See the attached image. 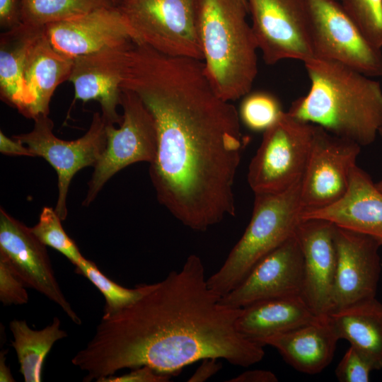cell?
Instances as JSON below:
<instances>
[{"label": "cell", "instance_id": "10", "mask_svg": "<svg viewBox=\"0 0 382 382\" xmlns=\"http://www.w3.org/2000/svg\"><path fill=\"white\" fill-rule=\"evenodd\" d=\"M31 132L12 137L25 144L35 156L45 158L58 176V199L54 208L62 221L67 216L66 197L74 175L86 166H95L107 144L106 122L102 114H93L91 124L81 137L66 141L53 133L54 123L48 115L33 119Z\"/></svg>", "mask_w": 382, "mask_h": 382}, {"label": "cell", "instance_id": "21", "mask_svg": "<svg viewBox=\"0 0 382 382\" xmlns=\"http://www.w3.org/2000/svg\"><path fill=\"white\" fill-rule=\"evenodd\" d=\"M74 59L66 57L50 44L44 28H34L25 55L24 76L35 98L33 118L48 115L51 98L57 87L68 81Z\"/></svg>", "mask_w": 382, "mask_h": 382}, {"label": "cell", "instance_id": "41", "mask_svg": "<svg viewBox=\"0 0 382 382\" xmlns=\"http://www.w3.org/2000/svg\"><path fill=\"white\" fill-rule=\"evenodd\" d=\"M243 1H245V2L246 3V4H247V1H246V0H243Z\"/></svg>", "mask_w": 382, "mask_h": 382}, {"label": "cell", "instance_id": "5", "mask_svg": "<svg viewBox=\"0 0 382 382\" xmlns=\"http://www.w3.org/2000/svg\"><path fill=\"white\" fill-rule=\"evenodd\" d=\"M301 180L286 190L255 193L252 216L243 234L209 287L223 296L236 288L265 256L295 234L301 221Z\"/></svg>", "mask_w": 382, "mask_h": 382}, {"label": "cell", "instance_id": "7", "mask_svg": "<svg viewBox=\"0 0 382 382\" xmlns=\"http://www.w3.org/2000/svg\"><path fill=\"white\" fill-rule=\"evenodd\" d=\"M118 8L134 42L166 55L202 61L195 0H127Z\"/></svg>", "mask_w": 382, "mask_h": 382}, {"label": "cell", "instance_id": "38", "mask_svg": "<svg viewBox=\"0 0 382 382\" xmlns=\"http://www.w3.org/2000/svg\"><path fill=\"white\" fill-rule=\"evenodd\" d=\"M6 352L1 351L0 353V381L13 382L15 381L9 367L6 364Z\"/></svg>", "mask_w": 382, "mask_h": 382}, {"label": "cell", "instance_id": "15", "mask_svg": "<svg viewBox=\"0 0 382 382\" xmlns=\"http://www.w3.org/2000/svg\"><path fill=\"white\" fill-rule=\"evenodd\" d=\"M303 258L294 234L261 259L244 279L221 296V303L243 308L274 298L302 295Z\"/></svg>", "mask_w": 382, "mask_h": 382}, {"label": "cell", "instance_id": "18", "mask_svg": "<svg viewBox=\"0 0 382 382\" xmlns=\"http://www.w3.org/2000/svg\"><path fill=\"white\" fill-rule=\"evenodd\" d=\"M126 45L74 59L69 78L74 88V100H96L100 105L106 124L120 125V83Z\"/></svg>", "mask_w": 382, "mask_h": 382}, {"label": "cell", "instance_id": "39", "mask_svg": "<svg viewBox=\"0 0 382 382\" xmlns=\"http://www.w3.org/2000/svg\"><path fill=\"white\" fill-rule=\"evenodd\" d=\"M111 1V3L115 6H120V5H122V4H124L125 1H127V0H110Z\"/></svg>", "mask_w": 382, "mask_h": 382}, {"label": "cell", "instance_id": "12", "mask_svg": "<svg viewBox=\"0 0 382 382\" xmlns=\"http://www.w3.org/2000/svg\"><path fill=\"white\" fill-rule=\"evenodd\" d=\"M361 147L313 125L311 146L301 178L302 211L330 206L346 194Z\"/></svg>", "mask_w": 382, "mask_h": 382}, {"label": "cell", "instance_id": "36", "mask_svg": "<svg viewBox=\"0 0 382 382\" xmlns=\"http://www.w3.org/2000/svg\"><path fill=\"white\" fill-rule=\"evenodd\" d=\"M216 358H205L202 360L192 376L187 380L189 382H203L216 374L221 368V364Z\"/></svg>", "mask_w": 382, "mask_h": 382}, {"label": "cell", "instance_id": "26", "mask_svg": "<svg viewBox=\"0 0 382 382\" xmlns=\"http://www.w3.org/2000/svg\"><path fill=\"white\" fill-rule=\"evenodd\" d=\"M108 6H115L110 0H21V21L28 26L44 28Z\"/></svg>", "mask_w": 382, "mask_h": 382}, {"label": "cell", "instance_id": "27", "mask_svg": "<svg viewBox=\"0 0 382 382\" xmlns=\"http://www.w3.org/2000/svg\"><path fill=\"white\" fill-rule=\"evenodd\" d=\"M75 268L77 274L86 277L103 295L104 313H110L130 305L146 289L147 284L137 285L134 289L119 285L103 274L93 262L85 257Z\"/></svg>", "mask_w": 382, "mask_h": 382}, {"label": "cell", "instance_id": "35", "mask_svg": "<svg viewBox=\"0 0 382 382\" xmlns=\"http://www.w3.org/2000/svg\"><path fill=\"white\" fill-rule=\"evenodd\" d=\"M0 151L6 155L35 157L28 146H24L23 143L13 137L8 138L1 130L0 131Z\"/></svg>", "mask_w": 382, "mask_h": 382}, {"label": "cell", "instance_id": "3", "mask_svg": "<svg viewBox=\"0 0 382 382\" xmlns=\"http://www.w3.org/2000/svg\"><path fill=\"white\" fill-rule=\"evenodd\" d=\"M311 87L287 112L361 146L382 128L379 81L337 62L313 57L304 62Z\"/></svg>", "mask_w": 382, "mask_h": 382}, {"label": "cell", "instance_id": "16", "mask_svg": "<svg viewBox=\"0 0 382 382\" xmlns=\"http://www.w3.org/2000/svg\"><path fill=\"white\" fill-rule=\"evenodd\" d=\"M46 35L54 49L71 59L133 42L120 8L103 7L47 25Z\"/></svg>", "mask_w": 382, "mask_h": 382}, {"label": "cell", "instance_id": "23", "mask_svg": "<svg viewBox=\"0 0 382 382\" xmlns=\"http://www.w3.org/2000/svg\"><path fill=\"white\" fill-rule=\"evenodd\" d=\"M339 340H347L371 364L382 369V303L376 297L335 310L328 316Z\"/></svg>", "mask_w": 382, "mask_h": 382}, {"label": "cell", "instance_id": "11", "mask_svg": "<svg viewBox=\"0 0 382 382\" xmlns=\"http://www.w3.org/2000/svg\"><path fill=\"white\" fill-rule=\"evenodd\" d=\"M251 28L265 62L314 57L307 0H246Z\"/></svg>", "mask_w": 382, "mask_h": 382}, {"label": "cell", "instance_id": "13", "mask_svg": "<svg viewBox=\"0 0 382 382\" xmlns=\"http://www.w3.org/2000/svg\"><path fill=\"white\" fill-rule=\"evenodd\" d=\"M0 255L26 287L35 289L62 308L76 325L81 320L65 298L48 255L46 245L30 228L0 209Z\"/></svg>", "mask_w": 382, "mask_h": 382}, {"label": "cell", "instance_id": "17", "mask_svg": "<svg viewBox=\"0 0 382 382\" xmlns=\"http://www.w3.org/2000/svg\"><path fill=\"white\" fill-rule=\"evenodd\" d=\"M335 228L330 221L310 218L301 219L295 232L303 258L302 296L318 317L332 311L337 262Z\"/></svg>", "mask_w": 382, "mask_h": 382}, {"label": "cell", "instance_id": "1", "mask_svg": "<svg viewBox=\"0 0 382 382\" xmlns=\"http://www.w3.org/2000/svg\"><path fill=\"white\" fill-rule=\"evenodd\" d=\"M120 88L134 93L155 120L149 175L158 202L194 231L235 216L233 187L246 139L238 110L216 93L202 61L134 44Z\"/></svg>", "mask_w": 382, "mask_h": 382}, {"label": "cell", "instance_id": "4", "mask_svg": "<svg viewBox=\"0 0 382 382\" xmlns=\"http://www.w3.org/2000/svg\"><path fill=\"white\" fill-rule=\"evenodd\" d=\"M205 74L227 101L250 93L257 74L258 46L243 0H195Z\"/></svg>", "mask_w": 382, "mask_h": 382}, {"label": "cell", "instance_id": "25", "mask_svg": "<svg viewBox=\"0 0 382 382\" xmlns=\"http://www.w3.org/2000/svg\"><path fill=\"white\" fill-rule=\"evenodd\" d=\"M20 372L25 382H40L45 359L54 344L67 333L61 329V322L54 317L52 323L42 330H33L25 320H13L9 324Z\"/></svg>", "mask_w": 382, "mask_h": 382}, {"label": "cell", "instance_id": "40", "mask_svg": "<svg viewBox=\"0 0 382 382\" xmlns=\"http://www.w3.org/2000/svg\"><path fill=\"white\" fill-rule=\"evenodd\" d=\"M378 134L381 136L382 137V128L380 129L379 132H378ZM376 186L377 187V188L382 192V180H380L379 182L376 183Z\"/></svg>", "mask_w": 382, "mask_h": 382}, {"label": "cell", "instance_id": "19", "mask_svg": "<svg viewBox=\"0 0 382 382\" xmlns=\"http://www.w3.org/2000/svg\"><path fill=\"white\" fill-rule=\"evenodd\" d=\"M318 218L375 239L382 246V192L370 175L354 166L346 194L335 203L301 212V219Z\"/></svg>", "mask_w": 382, "mask_h": 382}, {"label": "cell", "instance_id": "8", "mask_svg": "<svg viewBox=\"0 0 382 382\" xmlns=\"http://www.w3.org/2000/svg\"><path fill=\"white\" fill-rule=\"evenodd\" d=\"M120 105L123 115L120 127L106 125V146L94 166L83 206H88L106 182L120 170L134 163L151 164L155 160L158 133L152 114L129 90L121 89Z\"/></svg>", "mask_w": 382, "mask_h": 382}, {"label": "cell", "instance_id": "2", "mask_svg": "<svg viewBox=\"0 0 382 382\" xmlns=\"http://www.w3.org/2000/svg\"><path fill=\"white\" fill-rule=\"evenodd\" d=\"M204 272L201 258L190 255L180 270L147 284L137 301L104 313L93 337L71 359L86 372L83 381L100 382L143 366L172 376L205 358L243 367L260 361L264 346L236 328L242 308L221 303Z\"/></svg>", "mask_w": 382, "mask_h": 382}, {"label": "cell", "instance_id": "9", "mask_svg": "<svg viewBox=\"0 0 382 382\" xmlns=\"http://www.w3.org/2000/svg\"><path fill=\"white\" fill-rule=\"evenodd\" d=\"M314 57L341 63L370 77L382 76V52L339 0H307Z\"/></svg>", "mask_w": 382, "mask_h": 382}, {"label": "cell", "instance_id": "14", "mask_svg": "<svg viewBox=\"0 0 382 382\" xmlns=\"http://www.w3.org/2000/svg\"><path fill=\"white\" fill-rule=\"evenodd\" d=\"M334 238L337 262L331 312L376 297L382 268L381 246L373 238L336 225Z\"/></svg>", "mask_w": 382, "mask_h": 382}, {"label": "cell", "instance_id": "28", "mask_svg": "<svg viewBox=\"0 0 382 382\" xmlns=\"http://www.w3.org/2000/svg\"><path fill=\"white\" fill-rule=\"evenodd\" d=\"M61 221L54 209L44 207L39 221L30 229L43 244L61 253L76 267L84 257L75 242L64 230Z\"/></svg>", "mask_w": 382, "mask_h": 382}, {"label": "cell", "instance_id": "31", "mask_svg": "<svg viewBox=\"0 0 382 382\" xmlns=\"http://www.w3.org/2000/svg\"><path fill=\"white\" fill-rule=\"evenodd\" d=\"M374 368L370 361L350 345L335 369L340 382H368Z\"/></svg>", "mask_w": 382, "mask_h": 382}, {"label": "cell", "instance_id": "20", "mask_svg": "<svg viewBox=\"0 0 382 382\" xmlns=\"http://www.w3.org/2000/svg\"><path fill=\"white\" fill-rule=\"evenodd\" d=\"M337 337L328 316L265 339L296 370L306 374L323 371L334 357Z\"/></svg>", "mask_w": 382, "mask_h": 382}, {"label": "cell", "instance_id": "6", "mask_svg": "<svg viewBox=\"0 0 382 382\" xmlns=\"http://www.w3.org/2000/svg\"><path fill=\"white\" fill-rule=\"evenodd\" d=\"M313 132V124L287 112L264 131L248 171V183L254 194L282 192L301 180Z\"/></svg>", "mask_w": 382, "mask_h": 382}, {"label": "cell", "instance_id": "37", "mask_svg": "<svg viewBox=\"0 0 382 382\" xmlns=\"http://www.w3.org/2000/svg\"><path fill=\"white\" fill-rule=\"evenodd\" d=\"M277 376L272 371L262 369L248 370L228 380L229 382H277Z\"/></svg>", "mask_w": 382, "mask_h": 382}, {"label": "cell", "instance_id": "24", "mask_svg": "<svg viewBox=\"0 0 382 382\" xmlns=\"http://www.w3.org/2000/svg\"><path fill=\"white\" fill-rule=\"evenodd\" d=\"M33 30L22 23L0 36L1 99L28 118H33L35 98L25 79L24 62Z\"/></svg>", "mask_w": 382, "mask_h": 382}, {"label": "cell", "instance_id": "34", "mask_svg": "<svg viewBox=\"0 0 382 382\" xmlns=\"http://www.w3.org/2000/svg\"><path fill=\"white\" fill-rule=\"evenodd\" d=\"M22 24L21 0H0V26L6 30Z\"/></svg>", "mask_w": 382, "mask_h": 382}, {"label": "cell", "instance_id": "30", "mask_svg": "<svg viewBox=\"0 0 382 382\" xmlns=\"http://www.w3.org/2000/svg\"><path fill=\"white\" fill-rule=\"evenodd\" d=\"M366 37L382 48V0H339Z\"/></svg>", "mask_w": 382, "mask_h": 382}, {"label": "cell", "instance_id": "22", "mask_svg": "<svg viewBox=\"0 0 382 382\" xmlns=\"http://www.w3.org/2000/svg\"><path fill=\"white\" fill-rule=\"evenodd\" d=\"M318 318L302 295H296L250 304L242 308L236 324L242 335L262 345L270 337L292 330Z\"/></svg>", "mask_w": 382, "mask_h": 382}, {"label": "cell", "instance_id": "32", "mask_svg": "<svg viewBox=\"0 0 382 382\" xmlns=\"http://www.w3.org/2000/svg\"><path fill=\"white\" fill-rule=\"evenodd\" d=\"M26 286L0 255V301L4 306L22 305L28 301Z\"/></svg>", "mask_w": 382, "mask_h": 382}, {"label": "cell", "instance_id": "33", "mask_svg": "<svg viewBox=\"0 0 382 382\" xmlns=\"http://www.w3.org/2000/svg\"><path fill=\"white\" fill-rule=\"evenodd\" d=\"M170 376L161 374L150 367L143 366L132 369L128 374L116 376H108L100 382H167Z\"/></svg>", "mask_w": 382, "mask_h": 382}, {"label": "cell", "instance_id": "29", "mask_svg": "<svg viewBox=\"0 0 382 382\" xmlns=\"http://www.w3.org/2000/svg\"><path fill=\"white\" fill-rule=\"evenodd\" d=\"M284 111L279 100L272 93L255 91L246 94L238 112L241 122L253 131H265Z\"/></svg>", "mask_w": 382, "mask_h": 382}]
</instances>
